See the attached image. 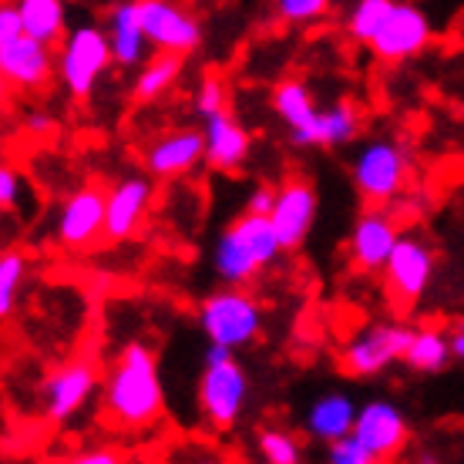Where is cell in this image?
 <instances>
[{
    "label": "cell",
    "mask_w": 464,
    "mask_h": 464,
    "mask_svg": "<svg viewBox=\"0 0 464 464\" xmlns=\"http://www.w3.org/2000/svg\"><path fill=\"white\" fill-rule=\"evenodd\" d=\"M273 11L290 27H310L334 11V0H273Z\"/></svg>",
    "instance_id": "cell-30"
},
{
    "label": "cell",
    "mask_w": 464,
    "mask_h": 464,
    "mask_svg": "<svg viewBox=\"0 0 464 464\" xmlns=\"http://www.w3.org/2000/svg\"><path fill=\"white\" fill-rule=\"evenodd\" d=\"M102 414L118 430H149L165 414V387L159 357L149 343L131 340L118 350L102 383Z\"/></svg>",
    "instance_id": "cell-1"
},
{
    "label": "cell",
    "mask_w": 464,
    "mask_h": 464,
    "mask_svg": "<svg viewBox=\"0 0 464 464\" xmlns=\"http://www.w3.org/2000/svg\"><path fill=\"white\" fill-rule=\"evenodd\" d=\"M249 404V377L232 347L209 343L198 373V414L212 430H232Z\"/></svg>",
    "instance_id": "cell-3"
},
{
    "label": "cell",
    "mask_w": 464,
    "mask_h": 464,
    "mask_svg": "<svg viewBox=\"0 0 464 464\" xmlns=\"http://www.w3.org/2000/svg\"><path fill=\"white\" fill-rule=\"evenodd\" d=\"M451 350H454V360H464V326L451 330Z\"/></svg>",
    "instance_id": "cell-38"
},
{
    "label": "cell",
    "mask_w": 464,
    "mask_h": 464,
    "mask_svg": "<svg viewBox=\"0 0 464 464\" xmlns=\"http://www.w3.org/2000/svg\"><path fill=\"white\" fill-rule=\"evenodd\" d=\"M414 330L404 324H373L360 330L347 347L340 350V371L347 377H377L394 360H404Z\"/></svg>",
    "instance_id": "cell-9"
},
{
    "label": "cell",
    "mask_w": 464,
    "mask_h": 464,
    "mask_svg": "<svg viewBox=\"0 0 464 464\" xmlns=\"http://www.w3.org/2000/svg\"><path fill=\"white\" fill-rule=\"evenodd\" d=\"M350 179L363 206H387L407 188L411 179V155L394 139H371L353 155Z\"/></svg>",
    "instance_id": "cell-6"
},
{
    "label": "cell",
    "mask_w": 464,
    "mask_h": 464,
    "mask_svg": "<svg viewBox=\"0 0 464 464\" xmlns=\"http://www.w3.org/2000/svg\"><path fill=\"white\" fill-rule=\"evenodd\" d=\"M94 391H98L94 360H68L54 373H47V381L41 383V407H44L47 420L64 424V420L82 414L84 404L94 397Z\"/></svg>",
    "instance_id": "cell-15"
},
{
    "label": "cell",
    "mask_w": 464,
    "mask_h": 464,
    "mask_svg": "<svg viewBox=\"0 0 464 464\" xmlns=\"http://www.w3.org/2000/svg\"><path fill=\"white\" fill-rule=\"evenodd\" d=\"M182 54H165V51H155L145 64L135 74V84H131V98L139 105H149V102H159L162 94H169L182 74Z\"/></svg>",
    "instance_id": "cell-25"
},
{
    "label": "cell",
    "mask_w": 464,
    "mask_h": 464,
    "mask_svg": "<svg viewBox=\"0 0 464 464\" xmlns=\"http://www.w3.org/2000/svg\"><path fill=\"white\" fill-rule=\"evenodd\" d=\"M105 216L108 188L102 182H84L64 196L51 236L64 253H92L98 243H105Z\"/></svg>",
    "instance_id": "cell-7"
},
{
    "label": "cell",
    "mask_w": 464,
    "mask_h": 464,
    "mask_svg": "<svg viewBox=\"0 0 464 464\" xmlns=\"http://www.w3.org/2000/svg\"><path fill=\"white\" fill-rule=\"evenodd\" d=\"M430 17L420 11L418 4L397 0L394 11L387 14L383 27L371 41V54L383 64H401V61L418 58L420 51L430 44Z\"/></svg>",
    "instance_id": "cell-16"
},
{
    "label": "cell",
    "mask_w": 464,
    "mask_h": 464,
    "mask_svg": "<svg viewBox=\"0 0 464 464\" xmlns=\"http://www.w3.org/2000/svg\"><path fill=\"white\" fill-rule=\"evenodd\" d=\"M316 212H320V196L306 175H286L276 186V202H273L269 219L276 226V236L286 253H296L306 243Z\"/></svg>",
    "instance_id": "cell-12"
},
{
    "label": "cell",
    "mask_w": 464,
    "mask_h": 464,
    "mask_svg": "<svg viewBox=\"0 0 464 464\" xmlns=\"http://www.w3.org/2000/svg\"><path fill=\"white\" fill-rule=\"evenodd\" d=\"M401 222L387 206H367L360 212L353 229L347 239V256L350 266L357 273H381L387 266V259L394 253V246L401 243Z\"/></svg>",
    "instance_id": "cell-11"
},
{
    "label": "cell",
    "mask_w": 464,
    "mask_h": 464,
    "mask_svg": "<svg viewBox=\"0 0 464 464\" xmlns=\"http://www.w3.org/2000/svg\"><path fill=\"white\" fill-rule=\"evenodd\" d=\"M0 78L17 94L44 92L58 78V47L31 34L0 44Z\"/></svg>",
    "instance_id": "cell-10"
},
{
    "label": "cell",
    "mask_w": 464,
    "mask_h": 464,
    "mask_svg": "<svg viewBox=\"0 0 464 464\" xmlns=\"http://www.w3.org/2000/svg\"><path fill=\"white\" fill-rule=\"evenodd\" d=\"M229 82H226V74L219 71H209V74H202V82L196 88V111L198 118H209L216 111H226L229 108Z\"/></svg>",
    "instance_id": "cell-31"
},
{
    "label": "cell",
    "mask_w": 464,
    "mask_h": 464,
    "mask_svg": "<svg viewBox=\"0 0 464 464\" xmlns=\"http://www.w3.org/2000/svg\"><path fill=\"white\" fill-rule=\"evenodd\" d=\"M206 162V131L202 128H169L162 135L145 145L141 151V165L151 179H186L188 172H196L198 165Z\"/></svg>",
    "instance_id": "cell-14"
},
{
    "label": "cell",
    "mask_w": 464,
    "mask_h": 464,
    "mask_svg": "<svg viewBox=\"0 0 464 464\" xmlns=\"http://www.w3.org/2000/svg\"><path fill=\"white\" fill-rule=\"evenodd\" d=\"M155 206V182L149 172H128L108 188L105 243H128L135 239Z\"/></svg>",
    "instance_id": "cell-13"
},
{
    "label": "cell",
    "mask_w": 464,
    "mask_h": 464,
    "mask_svg": "<svg viewBox=\"0 0 464 464\" xmlns=\"http://www.w3.org/2000/svg\"><path fill=\"white\" fill-rule=\"evenodd\" d=\"M202 131H206V165L209 169L232 175L249 162L253 135H249V128L239 118L232 115V108L202 118Z\"/></svg>",
    "instance_id": "cell-19"
},
{
    "label": "cell",
    "mask_w": 464,
    "mask_h": 464,
    "mask_svg": "<svg viewBox=\"0 0 464 464\" xmlns=\"http://www.w3.org/2000/svg\"><path fill=\"white\" fill-rule=\"evenodd\" d=\"M397 0H353V7L343 17V27L347 34L357 41V44L371 47V41L377 37V31L383 27L387 14L394 11Z\"/></svg>",
    "instance_id": "cell-27"
},
{
    "label": "cell",
    "mask_w": 464,
    "mask_h": 464,
    "mask_svg": "<svg viewBox=\"0 0 464 464\" xmlns=\"http://www.w3.org/2000/svg\"><path fill=\"white\" fill-rule=\"evenodd\" d=\"M353 434L360 438V444L373 454V461H394L404 454V448L411 444V420L397 404L391 401H367L357 411V424Z\"/></svg>",
    "instance_id": "cell-18"
},
{
    "label": "cell",
    "mask_w": 464,
    "mask_h": 464,
    "mask_svg": "<svg viewBox=\"0 0 464 464\" xmlns=\"http://www.w3.org/2000/svg\"><path fill=\"white\" fill-rule=\"evenodd\" d=\"M454 357L451 350V334H444L438 326H420L411 337V347L404 353V363L414 373H438L448 367V360Z\"/></svg>",
    "instance_id": "cell-26"
},
{
    "label": "cell",
    "mask_w": 464,
    "mask_h": 464,
    "mask_svg": "<svg viewBox=\"0 0 464 464\" xmlns=\"http://www.w3.org/2000/svg\"><path fill=\"white\" fill-rule=\"evenodd\" d=\"M115 64L108 31L98 24H78L58 44V82L71 102H88L98 82Z\"/></svg>",
    "instance_id": "cell-4"
},
{
    "label": "cell",
    "mask_w": 464,
    "mask_h": 464,
    "mask_svg": "<svg viewBox=\"0 0 464 464\" xmlns=\"http://www.w3.org/2000/svg\"><path fill=\"white\" fill-rule=\"evenodd\" d=\"M269 102H273L276 118L286 125V131H290L293 145L314 149V125H316L320 108H316L314 92L306 88V82H300V78H283V82L273 88Z\"/></svg>",
    "instance_id": "cell-21"
},
{
    "label": "cell",
    "mask_w": 464,
    "mask_h": 464,
    "mask_svg": "<svg viewBox=\"0 0 464 464\" xmlns=\"http://www.w3.org/2000/svg\"><path fill=\"white\" fill-rule=\"evenodd\" d=\"M21 34H24V21L21 14H17V4L4 0V7H0V44H11Z\"/></svg>",
    "instance_id": "cell-33"
},
{
    "label": "cell",
    "mask_w": 464,
    "mask_h": 464,
    "mask_svg": "<svg viewBox=\"0 0 464 464\" xmlns=\"http://www.w3.org/2000/svg\"><path fill=\"white\" fill-rule=\"evenodd\" d=\"M357 411L360 407L350 401L347 394H340V391H326L314 401V404L306 407V414H303V430H306V438H314L326 448V444L340 441V438H347L353 424H357Z\"/></svg>",
    "instance_id": "cell-22"
},
{
    "label": "cell",
    "mask_w": 464,
    "mask_h": 464,
    "mask_svg": "<svg viewBox=\"0 0 464 464\" xmlns=\"http://www.w3.org/2000/svg\"><path fill=\"white\" fill-rule=\"evenodd\" d=\"M17 198H21V175L14 172L11 165H4L0 169V209L11 212L17 206Z\"/></svg>",
    "instance_id": "cell-34"
},
{
    "label": "cell",
    "mask_w": 464,
    "mask_h": 464,
    "mask_svg": "<svg viewBox=\"0 0 464 464\" xmlns=\"http://www.w3.org/2000/svg\"><path fill=\"white\" fill-rule=\"evenodd\" d=\"M108 41H111V54H115V68L135 71L149 61V34H145V24H141L139 0H118L111 4L105 21Z\"/></svg>",
    "instance_id": "cell-20"
},
{
    "label": "cell",
    "mask_w": 464,
    "mask_h": 464,
    "mask_svg": "<svg viewBox=\"0 0 464 464\" xmlns=\"http://www.w3.org/2000/svg\"><path fill=\"white\" fill-rule=\"evenodd\" d=\"M24 276H27V256L21 249H4L0 253V316L4 320L14 314V303H17V293L24 286Z\"/></svg>",
    "instance_id": "cell-29"
},
{
    "label": "cell",
    "mask_w": 464,
    "mask_h": 464,
    "mask_svg": "<svg viewBox=\"0 0 464 464\" xmlns=\"http://www.w3.org/2000/svg\"><path fill=\"white\" fill-rule=\"evenodd\" d=\"M259 458L269 464H300L303 461V441L293 430L283 428H263L256 434Z\"/></svg>",
    "instance_id": "cell-28"
},
{
    "label": "cell",
    "mask_w": 464,
    "mask_h": 464,
    "mask_svg": "<svg viewBox=\"0 0 464 464\" xmlns=\"http://www.w3.org/2000/svg\"><path fill=\"white\" fill-rule=\"evenodd\" d=\"M273 202H276V186H256L253 192H249V198H246V209L269 216V212H273Z\"/></svg>",
    "instance_id": "cell-35"
},
{
    "label": "cell",
    "mask_w": 464,
    "mask_h": 464,
    "mask_svg": "<svg viewBox=\"0 0 464 464\" xmlns=\"http://www.w3.org/2000/svg\"><path fill=\"white\" fill-rule=\"evenodd\" d=\"M24 121H27V131H47V128H51V118H47L44 111H34V115L24 118Z\"/></svg>",
    "instance_id": "cell-37"
},
{
    "label": "cell",
    "mask_w": 464,
    "mask_h": 464,
    "mask_svg": "<svg viewBox=\"0 0 464 464\" xmlns=\"http://www.w3.org/2000/svg\"><path fill=\"white\" fill-rule=\"evenodd\" d=\"M128 454L125 451H105V448H94V451H74L71 461L74 464H121Z\"/></svg>",
    "instance_id": "cell-36"
},
{
    "label": "cell",
    "mask_w": 464,
    "mask_h": 464,
    "mask_svg": "<svg viewBox=\"0 0 464 464\" xmlns=\"http://www.w3.org/2000/svg\"><path fill=\"white\" fill-rule=\"evenodd\" d=\"M24 21V34L58 47L68 37V4L64 0H14Z\"/></svg>",
    "instance_id": "cell-24"
},
{
    "label": "cell",
    "mask_w": 464,
    "mask_h": 464,
    "mask_svg": "<svg viewBox=\"0 0 464 464\" xmlns=\"http://www.w3.org/2000/svg\"><path fill=\"white\" fill-rule=\"evenodd\" d=\"M434 269H438L434 246L424 243L420 236H401V243L394 246L387 266L381 269L387 303L401 314L418 306L420 296L428 293L430 279H434Z\"/></svg>",
    "instance_id": "cell-8"
},
{
    "label": "cell",
    "mask_w": 464,
    "mask_h": 464,
    "mask_svg": "<svg viewBox=\"0 0 464 464\" xmlns=\"http://www.w3.org/2000/svg\"><path fill=\"white\" fill-rule=\"evenodd\" d=\"M326 461L330 464H377L373 461V454L360 444V438L353 434V430H350L347 438L326 444Z\"/></svg>",
    "instance_id": "cell-32"
},
{
    "label": "cell",
    "mask_w": 464,
    "mask_h": 464,
    "mask_svg": "<svg viewBox=\"0 0 464 464\" xmlns=\"http://www.w3.org/2000/svg\"><path fill=\"white\" fill-rule=\"evenodd\" d=\"M286 253L276 236V226L263 212L243 209L236 219L222 229L212 249V273L226 283V286H249L259 273H266Z\"/></svg>",
    "instance_id": "cell-2"
},
{
    "label": "cell",
    "mask_w": 464,
    "mask_h": 464,
    "mask_svg": "<svg viewBox=\"0 0 464 464\" xmlns=\"http://www.w3.org/2000/svg\"><path fill=\"white\" fill-rule=\"evenodd\" d=\"M363 128V111L350 98L330 108H320L314 125V149H343L360 135Z\"/></svg>",
    "instance_id": "cell-23"
},
{
    "label": "cell",
    "mask_w": 464,
    "mask_h": 464,
    "mask_svg": "<svg viewBox=\"0 0 464 464\" xmlns=\"http://www.w3.org/2000/svg\"><path fill=\"white\" fill-rule=\"evenodd\" d=\"M198 330L209 343L243 350L263 334V306L246 286H226L198 303Z\"/></svg>",
    "instance_id": "cell-5"
},
{
    "label": "cell",
    "mask_w": 464,
    "mask_h": 464,
    "mask_svg": "<svg viewBox=\"0 0 464 464\" xmlns=\"http://www.w3.org/2000/svg\"><path fill=\"white\" fill-rule=\"evenodd\" d=\"M141 24L155 51L165 54H192L202 44V24L188 7L175 0H139Z\"/></svg>",
    "instance_id": "cell-17"
}]
</instances>
